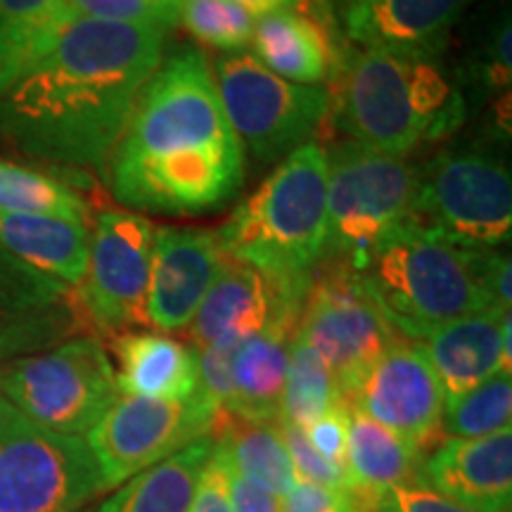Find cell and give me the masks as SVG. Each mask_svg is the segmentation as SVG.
<instances>
[{"label": "cell", "mask_w": 512, "mask_h": 512, "mask_svg": "<svg viewBox=\"0 0 512 512\" xmlns=\"http://www.w3.org/2000/svg\"><path fill=\"white\" fill-rule=\"evenodd\" d=\"M342 401L347 399L339 392L328 363L294 332L278 420L292 422L297 427H309L313 420H318L320 415H325Z\"/></svg>", "instance_id": "30"}, {"label": "cell", "mask_w": 512, "mask_h": 512, "mask_svg": "<svg viewBox=\"0 0 512 512\" xmlns=\"http://www.w3.org/2000/svg\"><path fill=\"white\" fill-rule=\"evenodd\" d=\"M91 335L74 287L0 249V363Z\"/></svg>", "instance_id": "15"}, {"label": "cell", "mask_w": 512, "mask_h": 512, "mask_svg": "<svg viewBox=\"0 0 512 512\" xmlns=\"http://www.w3.org/2000/svg\"><path fill=\"white\" fill-rule=\"evenodd\" d=\"M211 437L226 463L268 494L285 498L297 484L278 422H252L219 413Z\"/></svg>", "instance_id": "27"}, {"label": "cell", "mask_w": 512, "mask_h": 512, "mask_svg": "<svg viewBox=\"0 0 512 512\" xmlns=\"http://www.w3.org/2000/svg\"><path fill=\"white\" fill-rule=\"evenodd\" d=\"M384 505H389L394 512H477L460 503L448 501V498L439 496L437 491L427 489L422 484L394 486L384 498Z\"/></svg>", "instance_id": "39"}, {"label": "cell", "mask_w": 512, "mask_h": 512, "mask_svg": "<svg viewBox=\"0 0 512 512\" xmlns=\"http://www.w3.org/2000/svg\"><path fill=\"white\" fill-rule=\"evenodd\" d=\"M22 420H27V418H24V415L19 413L15 406H12V403L5 399L3 392H0V432L10 430V427L19 425Z\"/></svg>", "instance_id": "42"}, {"label": "cell", "mask_w": 512, "mask_h": 512, "mask_svg": "<svg viewBox=\"0 0 512 512\" xmlns=\"http://www.w3.org/2000/svg\"><path fill=\"white\" fill-rule=\"evenodd\" d=\"M332 114L351 143L403 157L451 136L465 121V100L439 62L344 46L332 79Z\"/></svg>", "instance_id": "4"}, {"label": "cell", "mask_w": 512, "mask_h": 512, "mask_svg": "<svg viewBox=\"0 0 512 512\" xmlns=\"http://www.w3.org/2000/svg\"><path fill=\"white\" fill-rule=\"evenodd\" d=\"M512 373L501 370L467 392L451 396L441 413V437L482 439L510 430Z\"/></svg>", "instance_id": "31"}, {"label": "cell", "mask_w": 512, "mask_h": 512, "mask_svg": "<svg viewBox=\"0 0 512 512\" xmlns=\"http://www.w3.org/2000/svg\"><path fill=\"white\" fill-rule=\"evenodd\" d=\"M155 228L147 216L126 209H107L95 219L86 275L74 287L93 337H114L147 325Z\"/></svg>", "instance_id": "12"}, {"label": "cell", "mask_w": 512, "mask_h": 512, "mask_svg": "<svg viewBox=\"0 0 512 512\" xmlns=\"http://www.w3.org/2000/svg\"><path fill=\"white\" fill-rule=\"evenodd\" d=\"M380 512H394V510H392V508H389V505H384V508H382Z\"/></svg>", "instance_id": "44"}, {"label": "cell", "mask_w": 512, "mask_h": 512, "mask_svg": "<svg viewBox=\"0 0 512 512\" xmlns=\"http://www.w3.org/2000/svg\"><path fill=\"white\" fill-rule=\"evenodd\" d=\"M223 114L254 162L292 155L328 121L330 86H302L275 76L247 50L211 62Z\"/></svg>", "instance_id": "8"}, {"label": "cell", "mask_w": 512, "mask_h": 512, "mask_svg": "<svg viewBox=\"0 0 512 512\" xmlns=\"http://www.w3.org/2000/svg\"><path fill=\"white\" fill-rule=\"evenodd\" d=\"M408 226L463 249L489 252L510 242L512 178L496 150L446 147L418 169Z\"/></svg>", "instance_id": "6"}, {"label": "cell", "mask_w": 512, "mask_h": 512, "mask_svg": "<svg viewBox=\"0 0 512 512\" xmlns=\"http://www.w3.org/2000/svg\"><path fill=\"white\" fill-rule=\"evenodd\" d=\"M188 512H233L230 510V498H228V484H226V467L219 453H211L209 463L204 465V472L197 484L195 498Z\"/></svg>", "instance_id": "40"}, {"label": "cell", "mask_w": 512, "mask_h": 512, "mask_svg": "<svg viewBox=\"0 0 512 512\" xmlns=\"http://www.w3.org/2000/svg\"><path fill=\"white\" fill-rule=\"evenodd\" d=\"M382 501L354 489H328L297 482L283 498V512H380Z\"/></svg>", "instance_id": "35"}, {"label": "cell", "mask_w": 512, "mask_h": 512, "mask_svg": "<svg viewBox=\"0 0 512 512\" xmlns=\"http://www.w3.org/2000/svg\"><path fill=\"white\" fill-rule=\"evenodd\" d=\"M484 91L498 95L510 93L512 62H510V17L505 15L491 31L489 41L484 46V60L479 67Z\"/></svg>", "instance_id": "37"}, {"label": "cell", "mask_w": 512, "mask_h": 512, "mask_svg": "<svg viewBox=\"0 0 512 512\" xmlns=\"http://www.w3.org/2000/svg\"><path fill=\"white\" fill-rule=\"evenodd\" d=\"M422 347L451 399L510 370V311L486 309L451 320L432 330Z\"/></svg>", "instance_id": "20"}, {"label": "cell", "mask_w": 512, "mask_h": 512, "mask_svg": "<svg viewBox=\"0 0 512 512\" xmlns=\"http://www.w3.org/2000/svg\"><path fill=\"white\" fill-rule=\"evenodd\" d=\"M0 211L62 216L79 223H88L91 216L86 197L62 178L8 159H0Z\"/></svg>", "instance_id": "29"}, {"label": "cell", "mask_w": 512, "mask_h": 512, "mask_svg": "<svg viewBox=\"0 0 512 512\" xmlns=\"http://www.w3.org/2000/svg\"><path fill=\"white\" fill-rule=\"evenodd\" d=\"M422 451L349 406L347 472L351 489L384 501L394 486L418 484Z\"/></svg>", "instance_id": "25"}, {"label": "cell", "mask_w": 512, "mask_h": 512, "mask_svg": "<svg viewBox=\"0 0 512 512\" xmlns=\"http://www.w3.org/2000/svg\"><path fill=\"white\" fill-rule=\"evenodd\" d=\"M472 0H356L342 12L344 36L363 50L439 62Z\"/></svg>", "instance_id": "18"}, {"label": "cell", "mask_w": 512, "mask_h": 512, "mask_svg": "<svg viewBox=\"0 0 512 512\" xmlns=\"http://www.w3.org/2000/svg\"><path fill=\"white\" fill-rule=\"evenodd\" d=\"M0 392L34 425L72 437L91 432L121 396L112 358L93 335L0 363Z\"/></svg>", "instance_id": "7"}, {"label": "cell", "mask_w": 512, "mask_h": 512, "mask_svg": "<svg viewBox=\"0 0 512 512\" xmlns=\"http://www.w3.org/2000/svg\"><path fill=\"white\" fill-rule=\"evenodd\" d=\"M358 275L396 335L411 342L456 318L512 304L508 254L456 247L408 223L368 254Z\"/></svg>", "instance_id": "3"}, {"label": "cell", "mask_w": 512, "mask_h": 512, "mask_svg": "<svg viewBox=\"0 0 512 512\" xmlns=\"http://www.w3.org/2000/svg\"><path fill=\"white\" fill-rule=\"evenodd\" d=\"M166 31L67 15L0 100V133L19 155L105 176Z\"/></svg>", "instance_id": "1"}, {"label": "cell", "mask_w": 512, "mask_h": 512, "mask_svg": "<svg viewBox=\"0 0 512 512\" xmlns=\"http://www.w3.org/2000/svg\"><path fill=\"white\" fill-rule=\"evenodd\" d=\"M211 453L214 437L209 432L117 486L95 512H188Z\"/></svg>", "instance_id": "26"}, {"label": "cell", "mask_w": 512, "mask_h": 512, "mask_svg": "<svg viewBox=\"0 0 512 512\" xmlns=\"http://www.w3.org/2000/svg\"><path fill=\"white\" fill-rule=\"evenodd\" d=\"M418 484L477 512H510L512 430L482 439H441L422 458Z\"/></svg>", "instance_id": "19"}, {"label": "cell", "mask_w": 512, "mask_h": 512, "mask_svg": "<svg viewBox=\"0 0 512 512\" xmlns=\"http://www.w3.org/2000/svg\"><path fill=\"white\" fill-rule=\"evenodd\" d=\"M88 247V223L48 214L0 211V249L64 285H81L88 266Z\"/></svg>", "instance_id": "24"}, {"label": "cell", "mask_w": 512, "mask_h": 512, "mask_svg": "<svg viewBox=\"0 0 512 512\" xmlns=\"http://www.w3.org/2000/svg\"><path fill=\"white\" fill-rule=\"evenodd\" d=\"M233 3L240 5L242 10H247L254 19L273 15V12H311V15H316V8H313L311 0H233Z\"/></svg>", "instance_id": "41"}, {"label": "cell", "mask_w": 512, "mask_h": 512, "mask_svg": "<svg viewBox=\"0 0 512 512\" xmlns=\"http://www.w3.org/2000/svg\"><path fill=\"white\" fill-rule=\"evenodd\" d=\"M105 491L83 437L31 420L0 432V512H79Z\"/></svg>", "instance_id": "11"}, {"label": "cell", "mask_w": 512, "mask_h": 512, "mask_svg": "<svg viewBox=\"0 0 512 512\" xmlns=\"http://www.w3.org/2000/svg\"><path fill=\"white\" fill-rule=\"evenodd\" d=\"M216 415L202 392L176 401L119 396L86 434L107 491L209 434Z\"/></svg>", "instance_id": "13"}, {"label": "cell", "mask_w": 512, "mask_h": 512, "mask_svg": "<svg viewBox=\"0 0 512 512\" xmlns=\"http://www.w3.org/2000/svg\"><path fill=\"white\" fill-rule=\"evenodd\" d=\"M313 3V8H316V15L318 17H323L325 22H330L332 24V12L335 10H347L349 5H354L356 0H311ZM342 12H339V15H342Z\"/></svg>", "instance_id": "43"}, {"label": "cell", "mask_w": 512, "mask_h": 512, "mask_svg": "<svg viewBox=\"0 0 512 512\" xmlns=\"http://www.w3.org/2000/svg\"><path fill=\"white\" fill-rule=\"evenodd\" d=\"M297 337L328 363L347 401L377 358L403 339L377 309L356 268L328 254L311 271Z\"/></svg>", "instance_id": "10"}, {"label": "cell", "mask_w": 512, "mask_h": 512, "mask_svg": "<svg viewBox=\"0 0 512 512\" xmlns=\"http://www.w3.org/2000/svg\"><path fill=\"white\" fill-rule=\"evenodd\" d=\"M67 15L64 0H0V100Z\"/></svg>", "instance_id": "28"}, {"label": "cell", "mask_w": 512, "mask_h": 512, "mask_svg": "<svg viewBox=\"0 0 512 512\" xmlns=\"http://www.w3.org/2000/svg\"><path fill=\"white\" fill-rule=\"evenodd\" d=\"M444 403L446 394L425 347L411 339H399L384 351L349 396V406L401 434L420 451L441 439Z\"/></svg>", "instance_id": "14"}, {"label": "cell", "mask_w": 512, "mask_h": 512, "mask_svg": "<svg viewBox=\"0 0 512 512\" xmlns=\"http://www.w3.org/2000/svg\"><path fill=\"white\" fill-rule=\"evenodd\" d=\"M105 178L128 211L200 216L233 202L245 183V150L223 114L200 48L164 55L114 147Z\"/></svg>", "instance_id": "2"}, {"label": "cell", "mask_w": 512, "mask_h": 512, "mask_svg": "<svg viewBox=\"0 0 512 512\" xmlns=\"http://www.w3.org/2000/svg\"><path fill=\"white\" fill-rule=\"evenodd\" d=\"M309 280L311 275L297 280L275 278L247 261L226 256L214 285L185 328L188 344L200 351L221 337L256 335L280 311L302 306Z\"/></svg>", "instance_id": "17"}, {"label": "cell", "mask_w": 512, "mask_h": 512, "mask_svg": "<svg viewBox=\"0 0 512 512\" xmlns=\"http://www.w3.org/2000/svg\"><path fill=\"white\" fill-rule=\"evenodd\" d=\"M226 256L216 230L157 226L145 302L147 325L159 332L188 328Z\"/></svg>", "instance_id": "16"}, {"label": "cell", "mask_w": 512, "mask_h": 512, "mask_svg": "<svg viewBox=\"0 0 512 512\" xmlns=\"http://www.w3.org/2000/svg\"><path fill=\"white\" fill-rule=\"evenodd\" d=\"M299 311L302 306L280 311L264 330L240 344L233 358V396L228 415L252 422H278Z\"/></svg>", "instance_id": "23"}, {"label": "cell", "mask_w": 512, "mask_h": 512, "mask_svg": "<svg viewBox=\"0 0 512 512\" xmlns=\"http://www.w3.org/2000/svg\"><path fill=\"white\" fill-rule=\"evenodd\" d=\"M328 155V247L325 254L351 268L394 230L406 226L418 183V169L403 157L380 155L344 140Z\"/></svg>", "instance_id": "9"}, {"label": "cell", "mask_w": 512, "mask_h": 512, "mask_svg": "<svg viewBox=\"0 0 512 512\" xmlns=\"http://www.w3.org/2000/svg\"><path fill=\"white\" fill-rule=\"evenodd\" d=\"M216 448V444H214ZM219 453V448H216ZM223 467H226V484H228V498H230V510L233 512H283V498L268 494L252 482H247L238 470H233L226 463V458L221 456Z\"/></svg>", "instance_id": "38"}, {"label": "cell", "mask_w": 512, "mask_h": 512, "mask_svg": "<svg viewBox=\"0 0 512 512\" xmlns=\"http://www.w3.org/2000/svg\"><path fill=\"white\" fill-rule=\"evenodd\" d=\"M280 434H283L287 456L292 460L294 475L297 482H309L316 486H328V489H351V479L344 470L325 460L311 441L306 439V432L302 427L292 425V422L278 420Z\"/></svg>", "instance_id": "34"}, {"label": "cell", "mask_w": 512, "mask_h": 512, "mask_svg": "<svg viewBox=\"0 0 512 512\" xmlns=\"http://www.w3.org/2000/svg\"><path fill=\"white\" fill-rule=\"evenodd\" d=\"M223 252L283 280L311 275L328 247V155L306 143L216 230Z\"/></svg>", "instance_id": "5"}, {"label": "cell", "mask_w": 512, "mask_h": 512, "mask_svg": "<svg viewBox=\"0 0 512 512\" xmlns=\"http://www.w3.org/2000/svg\"><path fill=\"white\" fill-rule=\"evenodd\" d=\"M117 358V387L124 396L190 399L200 392L197 351L181 339L152 330H128L110 337Z\"/></svg>", "instance_id": "22"}, {"label": "cell", "mask_w": 512, "mask_h": 512, "mask_svg": "<svg viewBox=\"0 0 512 512\" xmlns=\"http://www.w3.org/2000/svg\"><path fill=\"white\" fill-rule=\"evenodd\" d=\"M252 55L275 76L302 86L335 79L344 46L332 24L311 12H273L254 19Z\"/></svg>", "instance_id": "21"}, {"label": "cell", "mask_w": 512, "mask_h": 512, "mask_svg": "<svg viewBox=\"0 0 512 512\" xmlns=\"http://www.w3.org/2000/svg\"><path fill=\"white\" fill-rule=\"evenodd\" d=\"M311 446L328 463L347 472V439H349V401L337 403L328 413L313 420L309 427H302ZM349 475V472H347Z\"/></svg>", "instance_id": "36"}, {"label": "cell", "mask_w": 512, "mask_h": 512, "mask_svg": "<svg viewBox=\"0 0 512 512\" xmlns=\"http://www.w3.org/2000/svg\"><path fill=\"white\" fill-rule=\"evenodd\" d=\"M69 15L147 24L169 31L178 27L181 0H64Z\"/></svg>", "instance_id": "33"}, {"label": "cell", "mask_w": 512, "mask_h": 512, "mask_svg": "<svg viewBox=\"0 0 512 512\" xmlns=\"http://www.w3.org/2000/svg\"><path fill=\"white\" fill-rule=\"evenodd\" d=\"M178 24L204 48L238 53L252 43L254 17L233 0H181Z\"/></svg>", "instance_id": "32"}]
</instances>
